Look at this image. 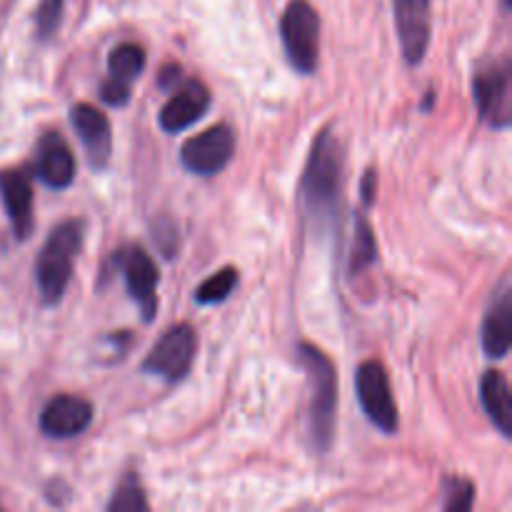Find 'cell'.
I'll return each instance as SVG.
<instances>
[{
	"label": "cell",
	"mask_w": 512,
	"mask_h": 512,
	"mask_svg": "<svg viewBox=\"0 0 512 512\" xmlns=\"http://www.w3.org/2000/svg\"><path fill=\"white\" fill-rule=\"evenodd\" d=\"M480 403L488 413L490 423L498 428L503 438H512V400L510 385L500 370H488L480 380Z\"/></svg>",
	"instance_id": "cell-18"
},
{
	"label": "cell",
	"mask_w": 512,
	"mask_h": 512,
	"mask_svg": "<svg viewBox=\"0 0 512 512\" xmlns=\"http://www.w3.org/2000/svg\"><path fill=\"white\" fill-rule=\"evenodd\" d=\"M355 390H358V403L363 408L365 418L385 435H395L400 428L398 403L393 398L388 373L380 360H365L355 373Z\"/></svg>",
	"instance_id": "cell-6"
},
{
	"label": "cell",
	"mask_w": 512,
	"mask_h": 512,
	"mask_svg": "<svg viewBox=\"0 0 512 512\" xmlns=\"http://www.w3.org/2000/svg\"><path fill=\"white\" fill-rule=\"evenodd\" d=\"M378 258V243H375L373 228H370L368 218L365 213H360L355 218V238H353V248H350V263H348V273L358 275L360 270L370 268Z\"/></svg>",
	"instance_id": "cell-19"
},
{
	"label": "cell",
	"mask_w": 512,
	"mask_h": 512,
	"mask_svg": "<svg viewBox=\"0 0 512 512\" xmlns=\"http://www.w3.org/2000/svg\"><path fill=\"white\" fill-rule=\"evenodd\" d=\"M295 353L310 383V443L318 453H328L335 438V423H338V373H335L333 360L318 345L298 343Z\"/></svg>",
	"instance_id": "cell-2"
},
{
	"label": "cell",
	"mask_w": 512,
	"mask_h": 512,
	"mask_svg": "<svg viewBox=\"0 0 512 512\" xmlns=\"http://www.w3.org/2000/svg\"><path fill=\"white\" fill-rule=\"evenodd\" d=\"M110 512H138L148 510V500H145L143 488L138 483V475L128 473L123 478V483L118 485V490L113 493L110 503L105 505Z\"/></svg>",
	"instance_id": "cell-21"
},
{
	"label": "cell",
	"mask_w": 512,
	"mask_h": 512,
	"mask_svg": "<svg viewBox=\"0 0 512 512\" xmlns=\"http://www.w3.org/2000/svg\"><path fill=\"white\" fill-rule=\"evenodd\" d=\"M443 508L448 512H465L475 503V485L465 478H445Z\"/></svg>",
	"instance_id": "cell-23"
},
{
	"label": "cell",
	"mask_w": 512,
	"mask_h": 512,
	"mask_svg": "<svg viewBox=\"0 0 512 512\" xmlns=\"http://www.w3.org/2000/svg\"><path fill=\"white\" fill-rule=\"evenodd\" d=\"M85 240V220L73 218L60 223L48 235L35 260V283L45 305H58L73 278L75 260Z\"/></svg>",
	"instance_id": "cell-3"
},
{
	"label": "cell",
	"mask_w": 512,
	"mask_h": 512,
	"mask_svg": "<svg viewBox=\"0 0 512 512\" xmlns=\"http://www.w3.org/2000/svg\"><path fill=\"white\" fill-rule=\"evenodd\" d=\"M483 350L488 358L503 360L510 353V340H512V293L508 283L498 290V295L490 303L488 313L483 320Z\"/></svg>",
	"instance_id": "cell-17"
},
{
	"label": "cell",
	"mask_w": 512,
	"mask_h": 512,
	"mask_svg": "<svg viewBox=\"0 0 512 512\" xmlns=\"http://www.w3.org/2000/svg\"><path fill=\"white\" fill-rule=\"evenodd\" d=\"M0 200H3L15 238L28 240L35 228L33 185L23 170H0Z\"/></svg>",
	"instance_id": "cell-15"
},
{
	"label": "cell",
	"mask_w": 512,
	"mask_h": 512,
	"mask_svg": "<svg viewBox=\"0 0 512 512\" xmlns=\"http://www.w3.org/2000/svg\"><path fill=\"white\" fill-rule=\"evenodd\" d=\"M145 68V50L135 43H120L108 55V80L100 85V98L113 108H123L130 100V85Z\"/></svg>",
	"instance_id": "cell-11"
},
{
	"label": "cell",
	"mask_w": 512,
	"mask_h": 512,
	"mask_svg": "<svg viewBox=\"0 0 512 512\" xmlns=\"http://www.w3.org/2000/svg\"><path fill=\"white\" fill-rule=\"evenodd\" d=\"M473 98L483 123L490 128L505 130L512 120V98H510V60H493L485 68H478L473 75Z\"/></svg>",
	"instance_id": "cell-7"
},
{
	"label": "cell",
	"mask_w": 512,
	"mask_h": 512,
	"mask_svg": "<svg viewBox=\"0 0 512 512\" xmlns=\"http://www.w3.org/2000/svg\"><path fill=\"white\" fill-rule=\"evenodd\" d=\"M235 150V133L225 123L213 125L200 135L190 138L180 150V163L188 173L210 178L218 175L230 163Z\"/></svg>",
	"instance_id": "cell-9"
},
{
	"label": "cell",
	"mask_w": 512,
	"mask_h": 512,
	"mask_svg": "<svg viewBox=\"0 0 512 512\" xmlns=\"http://www.w3.org/2000/svg\"><path fill=\"white\" fill-rule=\"evenodd\" d=\"M35 175L50 190H65L75 180V158L60 133H45L35 148Z\"/></svg>",
	"instance_id": "cell-16"
},
{
	"label": "cell",
	"mask_w": 512,
	"mask_h": 512,
	"mask_svg": "<svg viewBox=\"0 0 512 512\" xmlns=\"http://www.w3.org/2000/svg\"><path fill=\"white\" fill-rule=\"evenodd\" d=\"M63 3L65 0H40L38 10H35V38L40 43H48L58 33L60 23H63Z\"/></svg>",
	"instance_id": "cell-22"
},
{
	"label": "cell",
	"mask_w": 512,
	"mask_h": 512,
	"mask_svg": "<svg viewBox=\"0 0 512 512\" xmlns=\"http://www.w3.org/2000/svg\"><path fill=\"white\" fill-rule=\"evenodd\" d=\"M93 423V405L78 395H55L40 413V430L53 440H70L83 435Z\"/></svg>",
	"instance_id": "cell-12"
},
{
	"label": "cell",
	"mask_w": 512,
	"mask_h": 512,
	"mask_svg": "<svg viewBox=\"0 0 512 512\" xmlns=\"http://www.w3.org/2000/svg\"><path fill=\"white\" fill-rule=\"evenodd\" d=\"M70 123L88 153V163L93 170H105L113 155V130L105 113L88 103H78L70 108Z\"/></svg>",
	"instance_id": "cell-13"
},
{
	"label": "cell",
	"mask_w": 512,
	"mask_h": 512,
	"mask_svg": "<svg viewBox=\"0 0 512 512\" xmlns=\"http://www.w3.org/2000/svg\"><path fill=\"white\" fill-rule=\"evenodd\" d=\"M280 38L288 63L300 75H313L318 70L320 15L308 0H290L280 18Z\"/></svg>",
	"instance_id": "cell-4"
},
{
	"label": "cell",
	"mask_w": 512,
	"mask_h": 512,
	"mask_svg": "<svg viewBox=\"0 0 512 512\" xmlns=\"http://www.w3.org/2000/svg\"><path fill=\"white\" fill-rule=\"evenodd\" d=\"M195 350H198V333L190 325L178 323L163 333V338L153 345L143 360V373L155 375L165 383H180L188 378L190 368L195 363Z\"/></svg>",
	"instance_id": "cell-5"
},
{
	"label": "cell",
	"mask_w": 512,
	"mask_h": 512,
	"mask_svg": "<svg viewBox=\"0 0 512 512\" xmlns=\"http://www.w3.org/2000/svg\"><path fill=\"white\" fill-rule=\"evenodd\" d=\"M430 10L433 0H393L395 28L408 65H420L428 55L430 30H433Z\"/></svg>",
	"instance_id": "cell-10"
},
{
	"label": "cell",
	"mask_w": 512,
	"mask_h": 512,
	"mask_svg": "<svg viewBox=\"0 0 512 512\" xmlns=\"http://www.w3.org/2000/svg\"><path fill=\"white\" fill-rule=\"evenodd\" d=\"M343 198V148L330 128L315 138L300 180V208L310 233H338Z\"/></svg>",
	"instance_id": "cell-1"
},
{
	"label": "cell",
	"mask_w": 512,
	"mask_h": 512,
	"mask_svg": "<svg viewBox=\"0 0 512 512\" xmlns=\"http://www.w3.org/2000/svg\"><path fill=\"white\" fill-rule=\"evenodd\" d=\"M115 268L123 270L125 288H128L130 298L138 303L143 323H153L155 313H158V283L160 273L155 268L153 258L145 253L140 245H133L128 250H120L113 260Z\"/></svg>",
	"instance_id": "cell-8"
},
{
	"label": "cell",
	"mask_w": 512,
	"mask_h": 512,
	"mask_svg": "<svg viewBox=\"0 0 512 512\" xmlns=\"http://www.w3.org/2000/svg\"><path fill=\"white\" fill-rule=\"evenodd\" d=\"M238 280L240 278L235 268L218 270V273L210 275L208 280H203V283L198 285V290H195V303L198 305L225 303V300L235 293V288H238Z\"/></svg>",
	"instance_id": "cell-20"
},
{
	"label": "cell",
	"mask_w": 512,
	"mask_h": 512,
	"mask_svg": "<svg viewBox=\"0 0 512 512\" xmlns=\"http://www.w3.org/2000/svg\"><path fill=\"white\" fill-rule=\"evenodd\" d=\"M210 108V90L200 80H183L178 90L170 95L168 103L160 108L158 123L165 133H183L193 123H198Z\"/></svg>",
	"instance_id": "cell-14"
}]
</instances>
